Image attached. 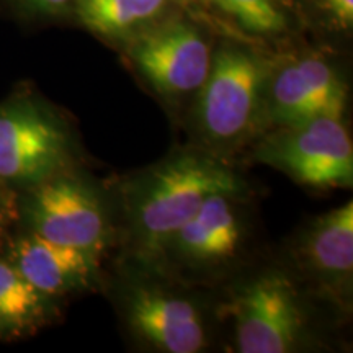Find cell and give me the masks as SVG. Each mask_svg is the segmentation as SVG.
Listing matches in <instances>:
<instances>
[{
    "mask_svg": "<svg viewBox=\"0 0 353 353\" xmlns=\"http://www.w3.org/2000/svg\"><path fill=\"white\" fill-rule=\"evenodd\" d=\"M241 188L237 175L210 157L185 154L164 162L134 190L132 219L141 244L149 252L161 250L211 195Z\"/></svg>",
    "mask_w": 353,
    "mask_h": 353,
    "instance_id": "obj_1",
    "label": "cell"
},
{
    "mask_svg": "<svg viewBox=\"0 0 353 353\" xmlns=\"http://www.w3.org/2000/svg\"><path fill=\"white\" fill-rule=\"evenodd\" d=\"M273 65L263 56L241 46L219 48L203 85L196 114L203 132L214 143H231L257 123L267 101Z\"/></svg>",
    "mask_w": 353,
    "mask_h": 353,
    "instance_id": "obj_2",
    "label": "cell"
},
{
    "mask_svg": "<svg viewBox=\"0 0 353 353\" xmlns=\"http://www.w3.org/2000/svg\"><path fill=\"white\" fill-rule=\"evenodd\" d=\"M257 161L309 187H352L353 145L342 118L317 117L281 126L255 152Z\"/></svg>",
    "mask_w": 353,
    "mask_h": 353,
    "instance_id": "obj_3",
    "label": "cell"
},
{
    "mask_svg": "<svg viewBox=\"0 0 353 353\" xmlns=\"http://www.w3.org/2000/svg\"><path fill=\"white\" fill-rule=\"evenodd\" d=\"M70 152L68 128L32 97L0 105V179L38 185L57 175Z\"/></svg>",
    "mask_w": 353,
    "mask_h": 353,
    "instance_id": "obj_4",
    "label": "cell"
},
{
    "mask_svg": "<svg viewBox=\"0 0 353 353\" xmlns=\"http://www.w3.org/2000/svg\"><path fill=\"white\" fill-rule=\"evenodd\" d=\"M25 213L33 234L54 244L99 257L107 241L101 201L94 188L74 176L54 175L34 185Z\"/></svg>",
    "mask_w": 353,
    "mask_h": 353,
    "instance_id": "obj_5",
    "label": "cell"
},
{
    "mask_svg": "<svg viewBox=\"0 0 353 353\" xmlns=\"http://www.w3.org/2000/svg\"><path fill=\"white\" fill-rule=\"evenodd\" d=\"M229 307L239 352L285 353L296 345L304 319L296 291L283 273L257 276L236 294Z\"/></svg>",
    "mask_w": 353,
    "mask_h": 353,
    "instance_id": "obj_6",
    "label": "cell"
},
{
    "mask_svg": "<svg viewBox=\"0 0 353 353\" xmlns=\"http://www.w3.org/2000/svg\"><path fill=\"white\" fill-rule=\"evenodd\" d=\"M130 56L148 82L164 95L198 90L213 57L200 30L183 20L159 21L136 33Z\"/></svg>",
    "mask_w": 353,
    "mask_h": 353,
    "instance_id": "obj_7",
    "label": "cell"
},
{
    "mask_svg": "<svg viewBox=\"0 0 353 353\" xmlns=\"http://www.w3.org/2000/svg\"><path fill=\"white\" fill-rule=\"evenodd\" d=\"M345 103V82L324 57L304 56L273 69L267 110L276 125H298L317 117L342 118Z\"/></svg>",
    "mask_w": 353,
    "mask_h": 353,
    "instance_id": "obj_8",
    "label": "cell"
},
{
    "mask_svg": "<svg viewBox=\"0 0 353 353\" xmlns=\"http://www.w3.org/2000/svg\"><path fill=\"white\" fill-rule=\"evenodd\" d=\"M134 332L159 350L195 353L205 347V327L192 303L161 291L138 288L128 303Z\"/></svg>",
    "mask_w": 353,
    "mask_h": 353,
    "instance_id": "obj_9",
    "label": "cell"
},
{
    "mask_svg": "<svg viewBox=\"0 0 353 353\" xmlns=\"http://www.w3.org/2000/svg\"><path fill=\"white\" fill-rule=\"evenodd\" d=\"M10 263L51 298L87 288L97 272L95 255L54 244L33 232L13 244Z\"/></svg>",
    "mask_w": 353,
    "mask_h": 353,
    "instance_id": "obj_10",
    "label": "cell"
},
{
    "mask_svg": "<svg viewBox=\"0 0 353 353\" xmlns=\"http://www.w3.org/2000/svg\"><path fill=\"white\" fill-rule=\"evenodd\" d=\"M226 193L211 195L172 237L180 254L196 262H214L236 252L241 228Z\"/></svg>",
    "mask_w": 353,
    "mask_h": 353,
    "instance_id": "obj_11",
    "label": "cell"
},
{
    "mask_svg": "<svg viewBox=\"0 0 353 353\" xmlns=\"http://www.w3.org/2000/svg\"><path fill=\"white\" fill-rule=\"evenodd\" d=\"M51 296L30 283L10 262L0 260V339L32 335L50 321Z\"/></svg>",
    "mask_w": 353,
    "mask_h": 353,
    "instance_id": "obj_12",
    "label": "cell"
},
{
    "mask_svg": "<svg viewBox=\"0 0 353 353\" xmlns=\"http://www.w3.org/2000/svg\"><path fill=\"white\" fill-rule=\"evenodd\" d=\"M307 263L321 276L347 278L353 268V205L321 216L307 234Z\"/></svg>",
    "mask_w": 353,
    "mask_h": 353,
    "instance_id": "obj_13",
    "label": "cell"
},
{
    "mask_svg": "<svg viewBox=\"0 0 353 353\" xmlns=\"http://www.w3.org/2000/svg\"><path fill=\"white\" fill-rule=\"evenodd\" d=\"M172 0H76L74 12L92 33L125 38L156 23Z\"/></svg>",
    "mask_w": 353,
    "mask_h": 353,
    "instance_id": "obj_14",
    "label": "cell"
},
{
    "mask_svg": "<svg viewBox=\"0 0 353 353\" xmlns=\"http://www.w3.org/2000/svg\"><path fill=\"white\" fill-rule=\"evenodd\" d=\"M245 32L275 37L288 30L290 19L280 0H210Z\"/></svg>",
    "mask_w": 353,
    "mask_h": 353,
    "instance_id": "obj_15",
    "label": "cell"
},
{
    "mask_svg": "<svg viewBox=\"0 0 353 353\" xmlns=\"http://www.w3.org/2000/svg\"><path fill=\"white\" fill-rule=\"evenodd\" d=\"M76 0H13L20 8L32 15L59 17L74 10Z\"/></svg>",
    "mask_w": 353,
    "mask_h": 353,
    "instance_id": "obj_16",
    "label": "cell"
},
{
    "mask_svg": "<svg viewBox=\"0 0 353 353\" xmlns=\"http://www.w3.org/2000/svg\"><path fill=\"white\" fill-rule=\"evenodd\" d=\"M335 26L350 30L353 25V0H316Z\"/></svg>",
    "mask_w": 353,
    "mask_h": 353,
    "instance_id": "obj_17",
    "label": "cell"
},
{
    "mask_svg": "<svg viewBox=\"0 0 353 353\" xmlns=\"http://www.w3.org/2000/svg\"><path fill=\"white\" fill-rule=\"evenodd\" d=\"M176 2H187V0H176Z\"/></svg>",
    "mask_w": 353,
    "mask_h": 353,
    "instance_id": "obj_18",
    "label": "cell"
},
{
    "mask_svg": "<svg viewBox=\"0 0 353 353\" xmlns=\"http://www.w3.org/2000/svg\"><path fill=\"white\" fill-rule=\"evenodd\" d=\"M205 2H210V0H205Z\"/></svg>",
    "mask_w": 353,
    "mask_h": 353,
    "instance_id": "obj_19",
    "label": "cell"
}]
</instances>
